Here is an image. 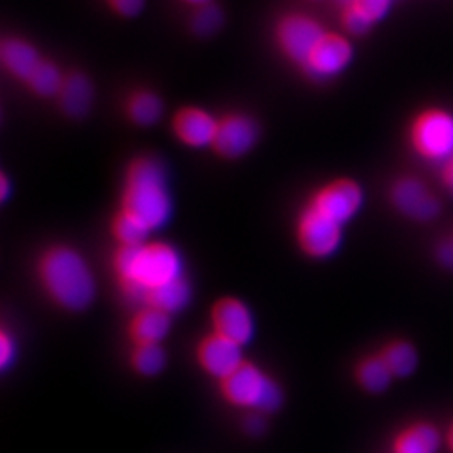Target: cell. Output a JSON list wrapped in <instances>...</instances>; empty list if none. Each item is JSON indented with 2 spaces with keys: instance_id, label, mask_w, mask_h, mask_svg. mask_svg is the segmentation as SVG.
Here are the masks:
<instances>
[{
  "instance_id": "34",
  "label": "cell",
  "mask_w": 453,
  "mask_h": 453,
  "mask_svg": "<svg viewBox=\"0 0 453 453\" xmlns=\"http://www.w3.org/2000/svg\"><path fill=\"white\" fill-rule=\"evenodd\" d=\"M333 2H334V4L340 7L341 11H346V9L353 7L357 0H333Z\"/></svg>"
},
{
  "instance_id": "3",
  "label": "cell",
  "mask_w": 453,
  "mask_h": 453,
  "mask_svg": "<svg viewBox=\"0 0 453 453\" xmlns=\"http://www.w3.org/2000/svg\"><path fill=\"white\" fill-rule=\"evenodd\" d=\"M151 232L162 228L172 217L173 200L166 170L155 157L133 158L123 175L121 207Z\"/></svg>"
},
{
  "instance_id": "26",
  "label": "cell",
  "mask_w": 453,
  "mask_h": 453,
  "mask_svg": "<svg viewBox=\"0 0 453 453\" xmlns=\"http://www.w3.org/2000/svg\"><path fill=\"white\" fill-rule=\"evenodd\" d=\"M111 234L118 245H142L148 242L151 230L127 211H118L111 220Z\"/></svg>"
},
{
  "instance_id": "14",
  "label": "cell",
  "mask_w": 453,
  "mask_h": 453,
  "mask_svg": "<svg viewBox=\"0 0 453 453\" xmlns=\"http://www.w3.org/2000/svg\"><path fill=\"white\" fill-rule=\"evenodd\" d=\"M219 118L198 106H183L172 119V130L180 143L190 148H207L213 143Z\"/></svg>"
},
{
  "instance_id": "9",
  "label": "cell",
  "mask_w": 453,
  "mask_h": 453,
  "mask_svg": "<svg viewBox=\"0 0 453 453\" xmlns=\"http://www.w3.org/2000/svg\"><path fill=\"white\" fill-rule=\"evenodd\" d=\"M259 123L245 113H226L219 118L211 150L224 160H239L259 142Z\"/></svg>"
},
{
  "instance_id": "20",
  "label": "cell",
  "mask_w": 453,
  "mask_h": 453,
  "mask_svg": "<svg viewBox=\"0 0 453 453\" xmlns=\"http://www.w3.org/2000/svg\"><path fill=\"white\" fill-rule=\"evenodd\" d=\"M441 445V437L437 428L428 423H417L395 440V453H437Z\"/></svg>"
},
{
  "instance_id": "22",
  "label": "cell",
  "mask_w": 453,
  "mask_h": 453,
  "mask_svg": "<svg viewBox=\"0 0 453 453\" xmlns=\"http://www.w3.org/2000/svg\"><path fill=\"white\" fill-rule=\"evenodd\" d=\"M380 357L395 378H406L418 368V351L410 341H391L380 351Z\"/></svg>"
},
{
  "instance_id": "11",
  "label": "cell",
  "mask_w": 453,
  "mask_h": 453,
  "mask_svg": "<svg viewBox=\"0 0 453 453\" xmlns=\"http://www.w3.org/2000/svg\"><path fill=\"white\" fill-rule=\"evenodd\" d=\"M351 61V42L341 34L326 33L303 65V73L314 81H326L340 76Z\"/></svg>"
},
{
  "instance_id": "13",
  "label": "cell",
  "mask_w": 453,
  "mask_h": 453,
  "mask_svg": "<svg viewBox=\"0 0 453 453\" xmlns=\"http://www.w3.org/2000/svg\"><path fill=\"white\" fill-rule=\"evenodd\" d=\"M195 359L203 372H207L217 381H222L245 361L242 346L215 333H211L203 340L198 341L195 349Z\"/></svg>"
},
{
  "instance_id": "31",
  "label": "cell",
  "mask_w": 453,
  "mask_h": 453,
  "mask_svg": "<svg viewBox=\"0 0 453 453\" xmlns=\"http://www.w3.org/2000/svg\"><path fill=\"white\" fill-rule=\"evenodd\" d=\"M243 426H245V432L249 435H260L264 434L265 430V421H264V415L262 413H250L245 421H243Z\"/></svg>"
},
{
  "instance_id": "30",
  "label": "cell",
  "mask_w": 453,
  "mask_h": 453,
  "mask_svg": "<svg viewBox=\"0 0 453 453\" xmlns=\"http://www.w3.org/2000/svg\"><path fill=\"white\" fill-rule=\"evenodd\" d=\"M16 357V341L7 333V329H2L0 334V366L2 370H7L11 363Z\"/></svg>"
},
{
  "instance_id": "27",
  "label": "cell",
  "mask_w": 453,
  "mask_h": 453,
  "mask_svg": "<svg viewBox=\"0 0 453 453\" xmlns=\"http://www.w3.org/2000/svg\"><path fill=\"white\" fill-rule=\"evenodd\" d=\"M341 24L344 31L351 35H365L370 33V29L374 26L368 17L357 11V7H349L341 12Z\"/></svg>"
},
{
  "instance_id": "18",
  "label": "cell",
  "mask_w": 453,
  "mask_h": 453,
  "mask_svg": "<svg viewBox=\"0 0 453 453\" xmlns=\"http://www.w3.org/2000/svg\"><path fill=\"white\" fill-rule=\"evenodd\" d=\"M190 301H192V286L188 279L183 275L150 292L146 296L143 306L160 309L163 312L173 316L187 308Z\"/></svg>"
},
{
  "instance_id": "24",
  "label": "cell",
  "mask_w": 453,
  "mask_h": 453,
  "mask_svg": "<svg viewBox=\"0 0 453 453\" xmlns=\"http://www.w3.org/2000/svg\"><path fill=\"white\" fill-rule=\"evenodd\" d=\"M130 365L133 372L140 376H157L166 366V353L162 344H133L130 353Z\"/></svg>"
},
{
  "instance_id": "17",
  "label": "cell",
  "mask_w": 453,
  "mask_h": 453,
  "mask_svg": "<svg viewBox=\"0 0 453 453\" xmlns=\"http://www.w3.org/2000/svg\"><path fill=\"white\" fill-rule=\"evenodd\" d=\"M172 327V316L160 309L142 306L133 316L127 327L133 344H162Z\"/></svg>"
},
{
  "instance_id": "8",
  "label": "cell",
  "mask_w": 453,
  "mask_h": 453,
  "mask_svg": "<svg viewBox=\"0 0 453 453\" xmlns=\"http://www.w3.org/2000/svg\"><path fill=\"white\" fill-rule=\"evenodd\" d=\"M363 200V188L355 180L336 179L319 187L309 198L308 205L329 220L344 226L361 211Z\"/></svg>"
},
{
  "instance_id": "7",
  "label": "cell",
  "mask_w": 453,
  "mask_h": 453,
  "mask_svg": "<svg viewBox=\"0 0 453 453\" xmlns=\"http://www.w3.org/2000/svg\"><path fill=\"white\" fill-rule=\"evenodd\" d=\"M296 241L311 259L331 257L342 242V226L306 205L296 220Z\"/></svg>"
},
{
  "instance_id": "4",
  "label": "cell",
  "mask_w": 453,
  "mask_h": 453,
  "mask_svg": "<svg viewBox=\"0 0 453 453\" xmlns=\"http://www.w3.org/2000/svg\"><path fill=\"white\" fill-rule=\"evenodd\" d=\"M219 391L228 405L250 413H274L284 403V393L274 378L247 359L219 381Z\"/></svg>"
},
{
  "instance_id": "23",
  "label": "cell",
  "mask_w": 453,
  "mask_h": 453,
  "mask_svg": "<svg viewBox=\"0 0 453 453\" xmlns=\"http://www.w3.org/2000/svg\"><path fill=\"white\" fill-rule=\"evenodd\" d=\"M224 24H226V12L217 2H209V4L194 7L188 19L190 33L200 39L215 35L224 27Z\"/></svg>"
},
{
  "instance_id": "28",
  "label": "cell",
  "mask_w": 453,
  "mask_h": 453,
  "mask_svg": "<svg viewBox=\"0 0 453 453\" xmlns=\"http://www.w3.org/2000/svg\"><path fill=\"white\" fill-rule=\"evenodd\" d=\"M391 5L393 0H357L353 7H357V11L368 17L372 24H376L388 16Z\"/></svg>"
},
{
  "instance_id": "38",
  "label": "cell",
  "mask_w": 453,
  "mask_h": 453,
  "mask_svg": "<svg viewBox=\"0 0 453 453\" xmlns=\"http://www.w3.org/2000/svg\"><path fill=\"white\" fill-rule=\"evenodd\" d=\"M452 239H453V237H452Z\"/></svg>"
},
{
  "instance_id": "15",
  "label": "cell",
  "mask_w": 453,
  "mask_h": 453,
  "mask_svg": "<svg viewBox=\"0 0 453 453\" xmlns=\"http://www.w3.org/2000/svg\"><path fill=\"white\" fill-rule=\"evenodd\" d=\"M61 111L73 119H81L89 114L95 103V86L82 71H71L65 74L63 88L58 95Z\"/></svg>"
},
{
  "instance_id": "21",
  "label": "cell",
  "mask_w": 453,
  "mask_h": 453,
  "mask_svg": "<svg viewBox=\"0 0 453 453\" xmlns=\"http://www.w3.org/2000/svg\"><path fill=\"white\" fill-rule=\"evenodd\" d=\"M355 378L357 383L372 395H380L387 391L393 381V372H389L383 357L378 355L361 357L355 366Z\"/></svg>"
},
{
  "instance_id": "29",
  "label": "cell",
  "mask_w": 453,
  "mask_h": 453,
  "mask_svg": "<svg viewBox=\"0 0 453 453\" xmlns=\"http://www.w3.org/2000/svg\"><path fill=\"white\" fill-rule=\"evenodd\" d=\"M108 5L116 16L134 19L143 12L146 0H108Z\"/></svg>"
},
{
  "instance_id": "25",
  "label": "cell",
  "mask_w": 453,
  "mask_h": 453,
  "mask_svg": "<svg viewBox=\"0 0 453 453\" xmlns=\"http://www.w3.org/2000/svg\"><path fill=\"white\" fill-rule=\"evenodd\" d=\"M65 78V74H63V71L58 65L48 59H42V63L37 65V69L26 84L35 96L58 97Z\"/></svg>"
},
{
  "instance_id": "32",
  "label": "cell",
  "mask_w": 453,
  "mask_h": 453,
  "mask_svg": "<svg viewBox=\"0 0 453 453\" xmlns=\"http://www.w3.org/2000/svg\"><path fill=\"white\" fill-rule=\"evenodd\" d=\"M441 179H443V183L447 185V188L453 192V158L445 163L443 172H441Z\"/></svg>"
},
{
  "instance_id": "10",
  "label": "cell",
  "mask_w": 453,
  "mask_h": 453,
  "mask_svg": "<svg viewBox=\"0 0 453 453\" xmlns=\"http://www.w3.org/2000/svg\"><path fill=\"white\" fill-rule=\"evenodd\" d=\"M211 323V333L232 341L242 348L252 341L256 333L252 311L243 301L232 296H226L213 303Z\"/></svg>"
},
{
  "instance_id": "12",
  "label": "cell",
  "mask_w": 453,
  "mask_h": 453,
  "mask_svg": "<svg viewBox=\"0 0 453 453\" xmlns=\"http://www.w3.org/2000/svg\"><path fill=\"white\" fill-rule=\"evenodd\" d=\"M389 200L396 211L417 222H432L441 211L435 194L415 177L396 180L389 190Z\"/></svg>"
},
{
  "instance_id": "36",
  "label": "cell",
  "mask_w": 453,
  "mask_h": 453,
  "mask_svg": "<svg viewBox=\"0 0 453 453\" xmlns=\"http://www.w3.org/2000/svg\"><path fill=\"white\" fill-rule=\"evenodd\" d=\"M449 445H450V450L453 452V426L450 428V432H449Z\"/></svg>"
},
{
  "instance_id": "35",
  "label": "cell",
  "mask_w": 453,
  "mask_h": 453,
  "mask_svg": "<svg viewBox=\"0 0 453 453\" xmlns=\"http://www.w3.org/2000/svg\"><path fill=\"white\" fill-rule=\"evenodd\" d=\"M183 2H187V4H190V5H194V7H198V5L209 4V2H213V0H183Z\"/></svg>"
},
{
  "instance_id": "33",
  "label": "cell",
  "mask_w": 453,
  "mask_h": 453,
  "mask_svg": "<svg viewBox=\"0 0 453 453\" xmlns=\"http://www.w3.org/2000/svg\"><path fill=\"white\" fill-rule=\"evenodd\" d=\"M0 185H2V192H0V195H2V200H5V198L9 196V194H11V183H9V179H7L5 175L2 177Z\"/></svg>"
},
{
  "instance_id": "16",
  "label": "cell",
  "mask_w": 453,
  "mask_h": 453,
  "mask_svg": "<svg viewBox=\"0 0 453 453\" xmlns=\"http://www.w3.org/2000/svg\"><path fill=\"white\" fill-rule=\"evenodd\" d=\"M0 61L4 69L16 80L27 82L37 65L42 63L39 50L20 37H5L0 44Z\"/></svg>"
},
{
  "instance_id": "6",
  "label": "cell",
  "mask_w": 453,
  "mask_h": 453,
  "mask_svg": "<svg viewBox=\"0 0 453 453\" xmlns=\"http://www.w3.org/2000/svg\"><path fill=\"white\" fill-rule=\"evenodd\" d=\"M326 35V29L314 17L291 12L280 17L275 24V42L282 54L303 69L311 52Z\"/></svg>"
},
{
  "instance_id": "2",
  "label": "cell",
  "mask_w": 453,
  "mask_h": 453,
  "mask_svg": "<svg viewBox=\"0 0 453 453\" xmlns=\"http://www.w3.org/2000/svg\"><path fill=\"white\" fill-rule=\"evenodd\" d=\"M37 277L49 299L65 311L80 312L96 297V279L80 250L52 245L37 260Z\"/></svg>"
},
{
  "instance_id": "5",
  "label": "cell",
  "mask_w": 453,
  "mask_h": 453,
  "mask_svg": "<svg viewBox=\"0 0 453 453\" xmlns=\"http://www.w3.org/2000/svg\"><path fill=\"white\" fill-rule=\"evenodd\" d=\"M410 140L425 160L449 162L453 158V114L445 110H426L411 125Z\"/></svg>"
},
{
  "instance_id": "19",
  "label": "cell",
  "mask_w": 453,
  "mask_h": 453,
  "mask_svg": "<svg viewBox=\"0 0 453 453\" xmlns=\"http://www.w3.org/2000/svg\"><path fill=\"white\" fill-rule=\"evenodd\" d=\"M163 111L162 97L150 89L133 91L125 103L127 118L140 128L155 127L162 119Z\"/></svg>"
},
{
  "instance_id": "1",
  "label": "cell",
  "mask_w": 453,
  "mask_h": 453,
  "mask_svg": "<svg viewBox=\"0 0 453 453\" xmlns=\"http://www.w3.org/2000/svg\"><path fill=\"white\" fill-rule=\"evenodd\" d=\"M111 267L123 294L140 306L150 292L185 275L179 250L166 242L118 245Z\"/></svg>"
},
{
  "instance_id": "37",
  "label": "cell",
  "mask_w": 453,
  "mask_h": 453,
  "mask_svg": "<svg viewBox=\"0 0 453 453\" xmlns=\"http://www.w3.org/2000/svg\"><path fill=\"white\" fill-rule=\"evenodd\" d=\"M312 2H319V0H312Z\"/></svg>"
}]
</instances>
